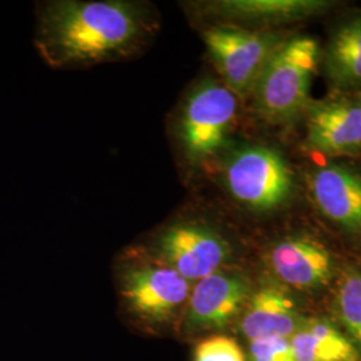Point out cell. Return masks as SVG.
I'll return each mask as SVG.
<instances>
[{"label":"cell","instance_id":"obj_3","mask_svg":"<svg viewBox=\"0 0 361 361\" xmlns=\"http://www.w3.org/2000/svg\"><path fill=\"white\" fill-rule=\"evenodd\" d=\"M204 40L226 87L234 95L246 97L253 91L271 54L285 39L277 32L219 26L207 28Z\"/></svg>","mask_w":361,"mask_h":361},{"label":"cell","instance_id":"obj_10","mask_svg":"<svg viewBox=\"0 0 361 361\" xmlns=\"http://www.w3.org/2000/svg\"><path fill=\"white\" fill-rule=\"evenodd\" d=\"M307 140L310 147L325 154L360 150V101L337 99L314 104L307 119Z\"/></svg>","mask_w":361,"mask_h":361},{"label":"cell","instance_id":"obj_6","mask_svg":"<svg viewBox=\"0 0 361 361\" xmlns=\"http://www.w3.org/2000/svg\"><path fill=\"white\" fill-rule=\"evenodd\" d=\"M192 288L170 267H142L123 280V296L131 310L150 323H169L188 302Z\"/></svg>","mask_w":361,"mask_h":361},{"label":"cell","instance_id":"obj_17","mask_svg":"<svg viewBox=\"0 0 361 361\" xmlns=\"http://www.w3.org/2000/svg\"><path fill=\"white\" fill-rule=\"evenodd\" d=\"M194 361H246V357L233 338L213 336L197 345Z\"/></svg>","mask_w":361,"mask_h":361},{"label":"cell","instance_id":"obj_5","mask_svg":"<svg viewBox=\"0 0 361 361\" xmlns=\"http://www.w3.org/2000/svg\"><path fill=\"white\" fill-rule=\"evenodd\" d=\"M237 111V99L226 86L205 82L185 106L180 135L192 159L214 154L225 142Z\"/></svg>","mask_w":361,"mask_h":361},{"label":"cell","instance_id":"obj_7","mask_svg":"<svg viewBox=\"0 0 361 361\" xmlns=\"http://www.w3.org/2000/svg\"><path fill=\"white\" fill-rule=\"evenodd\" d=\"M250 297V286L238 273L217 271L197 281L188 300L189 329H222L241 312Z\"/></svg>","mask_w":361,"mask_h":361},{"label":"cell","instance_id":"obj_4","mask_svg":"<svg viewBox=\"0 0 361 361\" xmlns=\"http://www.w3.org/2000/svg\"><path fill=\"white\" fill-rule=\"evenodd\" d=\"M225 178L237 201L261 212L284 204L293 189V176L284 158L264 146H249L233 155Z\"/></svg>","mask_w":361,"mask_h":361},{"label":"cell","instance_id":"obj_12","mask_svg":"<svg viewBox=\"0 0 361 361\" xmlns=\"http://www.w3.org/2000/svg\"><path fill=\"white\" fill-rule=\"evenodd\" d=\"M312 192L328 219L349 231L361 229V178L349 169L332 165L316 171Z\"/></svg>","mask_w":361,"mask_h":361},{"label":"cell","instance_id":"obj_8","mask_svg":"<svg viewBox=\"0 0 361 361\" xmlns=\"http://www.w3.org/2000/svg\"><path fill=\"white\" fill-rule=\"evenodd\" d=\"M159 252L168 267L190 283L219 271L231 250L224 238L209 229L178 225L161 237Z\"/></svg>","mask_w":361,"mask_h":361},{"label":"cell","instance_id":"obj_9","mask_svg":"<svg viewBox=\"0 0 361 361\" xmlns=\"http://www.w3.org/2000/svg\"><path fill=\"white\" fill-rule=\"evenodd\" d=\"M276 276L297 289H320L328 284L335 271L329 250L307 237L286 238L274 246L269 255Z\"/></svg>","mask_w":361,"mask_h":361},{"label":"cell","instance_id":"obj_13","mask_svg":"<svg viewBox=\"0 0 361 361\" xmlns=\"http://www.w3.org/2000/svg\"><path fill=\"white\" fill-rule=\"evenodd\" d=\"M290 343L296 361H360L355 345L324 320H305Z\"/></svg>","mask_w":361,"mask_h":361},{"label":"cell","instance_id":"obj_16","mask_svg":"<svg viewBox=\"0 0 361 361\" xmlns=\"http://www.w3.org/2000/svg\"><path fill=\"white\" fill-rule=\"evenodd\" d=\"M340 319L352 337L361 344V271L349 268L344 271L337 289Z\"/></svg>","mask_w":361,"mask_h":361},{"label":"cell","instance_id":"obj_11","mask_svg":"<svg viewBox=\"0 0 361 361\" xmlns=\"http://www.w3.org/2000/svg\"><path fill=\"white\" fill-rule=\"evenodd\" d=\"M305 320L284 288L269 284L250 295L240 328L249 341L271 337L292 338Z\"/></svg>","mask_w":361,"mask_h":361},{"label":"cell","instance_id":"obj_2","mask_svg":"<svg viewBox=\"0 0 361 361\" xmlns=\"http://www.w3.org/2000/svg\"><path fill=\"white\" fill-rule=\"evenodd\" d=\"M320 46L310 37L284 40L271 54L253 87L258 114L284 123L308 107Z\"/></svg>","mask_w":361,"mask_h":361},{"label":"cell","instance_id":"obj_18","mask_svg":"<svg viewBox=\"0 0 361 361\" xmlns=\"http://www.w3.org/2000/svg\"><path fill=\"white\" fill-rule=\"evenodd\" d=\"M249 361H296L290 338L271 337L250 341Z\"/></svg>","mask_w":361,"mask_h":361},{"label":"cell","instance_id":"obj_14","mask_svg":"<svg viewBox=\"0 0 361 361\" xmlns=\"http://www.w3.org/2000/svg\"><path fill=\"white\" fill-rule=\"evenodd\" d=\"M325 70L338 87L361 86V15L336 30L325 52Z\"/></svg>","mask_w":361,"mask_h":361},{"label":"cell","instance_id":"obj_1","mask_svg":"<svg viewBox=\"0 0 361 361\" xmlns=\"http://www.w3.org/2000/svg\"><path fill=\"white\" fill-rule=\"evenodd\" d=\"M142 27L138 13L123 3H61L46 18L44 50L59 65L104 61L131 49Z\"/></svg>","mask_w":361,"mask_h":361},{"label":"cell","instance_id":"obj_15","mask_svg":"<svg viewBox=\"0 0 361 361\" xmlns=\"http://www.w3.org/2000/svg\"><path fill=\"white\" fill-rule=\"evenodd\" d=\"M329 7L331 3L323 0H255L221 4V10L229 15L267 23L296 22L324 13Z\"/></svg>","mask_w":361,"mask_h":361}]
</instances>
